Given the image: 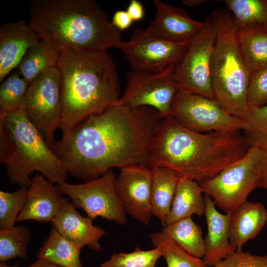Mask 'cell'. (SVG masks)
Returning a JSON list of instances; mask_svg holds the SVG:
<instances>
[{
  "label": "cell",
  "instance_id": "1",
  "mask_svg": "<svg viewBox=\"0 0 267 267\" xmlns=\"http://www.w3.org/2000/svg\"><path fill=\"white\" fill-rule=\"evenodd\" d=\"M163 118L150 107L117 103L76 126L50 147L68 174L85 182L113 168L144 164Z\"/></svg>",
  "mask_w": 267,
  "mask_h": 267
},
{
  "label": "cell",
  "instance_id": "2",
  "mask_svg": "<svg viewBox=\"0 0 267 267\" xmlns=\"http://www.w3.org/2000/svg\"><path fill=\"white\" fill-rule=\"evenodd\" d=\"M249 146L240 131L199 133L163 119L149 150L145 165L166 167L179 178L197 182L214 177L243 158Z\"/></svg>",
  "mask_w": 267,
  "mask_h": 267
},
{
  "label": "cell",
  "instance_id": "3",
  "mask_svg": "<svg viewBox=\"0 0 267 267\" xmlns=\"http://www.w3.org/2000/svg\"><path fill=\"white\" fill-rule=\"evenodd\" d=\"M62 110L60 129L65 139L78 124L102 113L120 99L119 76L106 51H60Z\"/></svg>",
  "mask_w": 267,
  "mask_h": 267
},
{
  "label": "cell",
  "instance_id": "4",
  "mask_svg": "<svg viewBox=\"0 0 267 267\" xmlns=\"http://www.w3.org/2000/svg\"><path fill=\"white\" fill-rule=\"evenodd\" d=\"M28 25L58 50L106 51L122 41V32L94 0H33Z\"/></svg>",
  "mask_w": 267,
  "mask_h": 267
},
{
  "label": "cell",
  "instance_id": "5",
  "mask_svg": "<svg viewBox=\"0 0 267 267\" xmlns=\"http://www.w3.org/2000/svg\"><path fill=\"white\" fill-rule=\"evenodd\" d=\"M0 161L6 165L9 181L20 187L30 186L35 171L56 184L68 174L23 106L0 118Z\"/></svg>",
  "mask_w": 267,
  "mask_h": 267
},
{
  "label": "cell",
  "instance_id": "6",
  "mask_svg": "<svg viewBox=\"0 0 267 267\" xmlns=\"http://www.w3.org/2000/svg\"><path fill=\"white\" fill-rule=\"evenodd\" d=\"M210 16L216 34L212 62L215 100L230 115L245 120L250 110L247 100L250 75L239 31L227 10L215 9Z\"/></svg>",
  "mask_w": 267,
  "mask_h": 267
},
{
  "label": "cell",
  "instance_id": "7",
  "mask_svg": "<svg viewBox=\"0 0 267 267\" xmlns=\"http://www.w3.org/2000/svg\"><path fill=\"white\" fill-rule=\"evenodd\" d=\"M261 150L249 147L241 159L210 178L198 182L204 193L226 213L234 212L259 187L257 163Z\"/></svg>",
  "mask_w": 267,
  "mask_h": 267
},
{
  "label": "cell",
  "instance_id": "8",
  "mask_svg": "<svg viewBox=\"0 0 267 267\" xmlns=\"http://www.w3.org/2000/svg\"><path fill=\"white\" fill-rule=\"evenodd\" d=\"M216 30L210 15L199 33L189 43L187 50L174 71L179 91L215 100L212 62Z\"/></svg>",
  "mask_w": 267,
  "mask_h": 267
},
{
  "label": "cell",
  "instance_id": "9",
  "mask_svg": "<svg viewBox=\"0 0 267 267\" xmlns=\"http://www.w3.org/2000/svg\"><path fill=\"white\" fill-rule=\"evenodd\" d=\"M23 107L50 147L53 146L56 142L54 133L60 128L62 110L61 76L57 66L29 85Z\"/></svg>",
  "mask_w": 267,
  "mask_h": 267
},
{
  "label": "cell",
  "instance_id": "10",
  "mask_svg": "<svg viewBox=\"0 0 267 267\" xmlns=\"http://www.w3.org/2000/svg\"><path fill=\"white\" fill-rule=\"evenodd\" d=\"M117 177L112 169L102 176L83 183L66 181L57 184L63 194L67 195L76 208H81L92 220L101 217L120 225L127 222L126 212L116 192Z\"/></svg>",
  "mask_w": 267,
  "mask_h": 267
},
{
  "label": "cell",
  "instance_id": "11",
  "mask_svg": "<svg viewBox=\"0 0 267 267\" xmlns=\"http://www.w3.org/2000/svg\"><path fill=\"white\" fill-rule=\"evenodd\" d=\"M171 116L180 126L192 131H241L245 121L234 117L214 100L179 91L172 105Z\"/></svg>",
  "mask_w": 267,
  "mask_h": 267
},
{
  "label": "cell",
  "instance_id": "12",
  "mask_svg": "<svg viewBox=\"0 0 267 267\" xmlns=\"http://www.w3.org/2000/svg\"><path fill=\"white\" fill-rule=\"evenodd\" d=\"M176 65L158 73L132 71L118 104L131 108L150 107L165 118L171 116L174 99L179 91L174 79Z\"/></svg>",
  "mask_w": 267,
  "mask_h": 267
},
{
  "label": "cell",
  "instance_id": "13",
  "mask_svg": "<svg viewBox=\"0 0 267 267\" xmlns=\"http://www.w3.org/2000/svg\"><path fill=\"white\" fill-rule=\"evenodd\" d=\"M189 43L168 42L137 28L130 39L120 42L115 48L128 59L133 71L158 73L177 65L185 54Z\"/></svg>",
  "mask_w": 267,
  "mask_h": 267
},
{
  "label": "cell",
  "instance_id": "14",
  "mask_svg": "<svg viewBox=\"0 0 267 267\" xmlns=\"http://www.w3.org/2000/svg\"><path fill=\"white\" fill-rule=\"evenodd\" d=\"M153 170L144 164L120 168L115 190L125 211L137 221L148 225L151 217Z\"/></svg>",
  "mask_w": 267,
  "mask_h": 267
},
{
  "label": "cell",
  "instance_id": "15",
  "mask_svg": "<svg viewBox=\"0 0 267 267\" xmlns=\"http://www.w3.org/2000/svg\"><path fill=\"white\" fill-rule=\"evenodd\" d=\"M153 2L157 12L146 29L156 38L175 43H189L204 26V22L193 19L183 8L160 0Z\"/></svg>",
  "mask_w": 267,
  "mask_h": 267
},
{
  "label": "cell",
  "instance_id": "16",
  "mask_svg": "<svg viewBox=\"0 0 267 267\" xmlns=\"http://www.w3.org/2000/svg\"><path fill=\"white\" fill-rule=\"evenodd\" d=\"M69 199L65 198L57 185L44 176L36 174L31 178L24 206L16 222L34 220L52 222L60 208Z\"/></svg>",
  "mask_w": 267,
  "mask_h": 267
},
{
  "label": "cell",
  "instance_id": "17",
  "mask_svg": "<svg viewBox=\"0 0 267 267\" xmlns=\"http://www.w3.org/2000/svg\"><path fill=\"white\" fill-rule=\"evenodd\" d=\"M36 31L23 20L0 27V82L16 67L31 46L40 42Z\"/></svg>",
  "mask_w": 267,
  "mask_h": 267
},
{
  "label": "cell",
  "instance_id": "18",
  "mask_svg": "<svg viewBox=\"0 0 267 267\" xmlns=\"http://www.w3.org/2000/svg\"><path fill=\"white\" fill-rule=\"evenodd\" d=\"M93 220L81 215L68 200L52 220V225L67 240L83 248L87 246L96 252L102 250L99 240L106 231L92 223Z\"/></svg>",
  "mask_w": 267,
  "mask_h": 267
},
{
  "label": "cell",
  "instance_id": "19",
  "mask_svg": "<svg viewBox=\"0 0 267 267\" xmlns=\"http://www.w3.org/2000/svg\"><path fill=\"white\" fill-rule=\"evenodd\" d=\"M204 215L207 226L204 238L205 250L203 260L210 267H214L236 251L229 240V228L231 213L222 214L208 195L204 197Z\"/></svg>",
  "mask_w": 267,
  "mask_h": 267
},
{
  "label": "cell",
  "instance_id": "20",
  "mask_svg": "<svg viewBox=\"0 0 267 267\" xmlns=\"http://www.w3.org/2000/svg\"><path fill=\"white\" fill-rule=\"evenodd\" d=\"M267 222V210L259 202L246 201L234 212L229 228V240L236 250H241L249 240L256 237Z\"/></svg>",
  "mask_w": 267,
  "mask_h": 267
},
{
  "label": "cell",
  "instance_id": "21",
  "mask_svg": "<svg viewBox=\"0 0 267 267\" xmlns=\"http://www.w3.org/2000/svg\"><path fill=\"white\" fill-rule=\"evenodd\" d=\"M203 193V190L197 181L179 178L165 226L182 219L191 217L193 215H204Z\"/></svg>",
  "mask_w": 267,
  "mask_h": 267
},
{
  "label": "cell",
  "instance_id": "22",
  "mask_svg": "<svg viewBox=\"0 0 267 267\" xmlns=\"http://www.w3.org/2000/svg\"><path fill=\"white\" fill-rule=\"evenodd\" d=\"M239 32L267 33V0H223Z\"/></svg>",
  "mask_w": 267,
  "mask_h": 267
},
{
  "label": "cell",
  "instance_id": "23",
  "mask_svg": "<svg viewBox=\"0 0 267 267\" xmlns=\"http://www.w3.org/2000/svg\"><path fill=\"white\" fill-rule=\"evenodd\" d=\"M179 179L178 174L171 169L157 167L153 169L151 212L164 226L172 205Z\"/></svg>",
  "mask_w": 267,
  "mask_h": 267
},
{
  "label": "cell",
  "instance_id": "24",
  "mask_svg": "<svg viewBox=\"0 0 267 267\" xmlns=\"http://www.w3.org/2000/svg\"><path fill=\"white\" fill-rule=\"evenodd\" d=\"M59 56L60 51L42 40L27 50L17 70L30 85L47 70L56 67Z\"/></svg>",
  "mask_w": 267,
  "mask_h": 267
},
{
  "label": "cell",
  "instance_id": "25",
  "mask_svg": "<svg viewBox=\"0 0 267 267\" xmlns=\"http://www.w3.org/2000/svg\"><path fill=\"white\" fill-rule=\"evenodd\" d=\"M81 249L64 238L52 225L49 234L39 249L37 257L38 259L62 267H82L80 258Z\"/></svg>",
  "mask_w": 267,
  "mask_h": 267
},
{
  "label": "cell",
  "instance_id": "26",
  "mask_svg": "<svg viewBox=\"0 0 267 267\" xmlns=\"http://www.w3.org/2000/svg\"><path fill=\"white\" fill-rule=\"evenodd\" d=\"M163 229L185 251L195 257L203 258L205 247L202 230L191 217L167 225Z\"/></svg>",
  "mask_w": 267,
  "mask_h": 267
},
{
  "label": "cell",
  "instance_id": "27",
  "mask_svg": "<svg viewBox=\"0 0 267 267\" xmlns=\"http://www.w3.org/2000/svg\"><path fill=\"white\" fill-rule=\"evenodd\" d=\"M239 39L250 77L267 67V33L239 32Z\"/></svg>",
  "mask_w": 267,
  "mask_h": 267
},
{
  "label": "cell",
  "instance_id": "28",
  "mask_svg": "<svg viewBox=\"0 0 267 267\" xmlns=\"http://www.w3.org/2000/svg\"><path fill=\"white\" fill-rule=\"evenodd\" d=\"M154 247L161 249L167 267H208L203 259L190 255L177 244L162 229L150 234Z\"/></svg>",
  "mask_w": 267,
  "mask_h": 267
},
{
  "label": "cell",
  "instance_id": "29",
  "mask_svg": "<svg viewBox=\"0 0 267 267\" xmlns=\"http://www.w3.org/2000/svg\"><path fill=\"white\" fill-rule=\"evenodd\" d=\"M29 86L17 70L2 81L0 86V118L23 106Z\"/></svg>",
  "mask_w": 267,
  "mask_h": 267
},
{
  "label": "cell",
  "instance_id": "30",
  "mask_svg": "<svg viewBox=\"0 0 267 267\" xmlns=\"http://www.w3.org/2000/svg\"><path fill=\"white\" fill-rule=\"evenodd\" d=\"M30 229L24 225L0 230V262L27 257V247L30 242Z\"/></svg>",
  "mask_w": 267,
  "mask_h": 267
},
{
  "label": "cell",
  "instance_id": "31",
  "mask_svg": "<svg viewBox=\"0 0 267 267\" xmlns=\"http://www.w3.org/2000/svg\"><path fill=\"white\" fill-rule=\"evenodd\" d=\"M245 136L249 147L261 150L267 149V105L250 109L245 120Z\"/></svg>",
  "mask_w": 267,
  "mask_h": 267
},
{
  "label": "cell",
  "instance_id": "32",
  "mask_svg": "<svg viewBox=\"0 0 267 267\" xmlns=\"http://www.w3.org/2000/svg\"><path fill=\"white\" fill-rule=\"evenodd\" d=\"M162 257L161 249L154 247L143 250L136 246L134 251L113 254L110 259L100 265L101 267H155L158 260Z\"/></svg>",
  "mask_w": 267,
  "mask_h": 267
},
{
  "label": "cell",
  "instance_id": "33",
  "mask_svg": "<svg viewBox=\"0 0 267 267\" xmlns=\"http://www.w3.org/2000/svg\"><path fill=\"white\" fill-rule=\"evenodd\" d=\"M28 187H20L13 192L0 191V230L14 226L26 200Z\"/></svg>",
  "mask_w": 267,
  "mask_h": 267
},
{
  "label": "cell",
  "instance_id": "34",
  "mask_svg": "<svg viewBox=\"0 0 267 267\" xmlns=\"http://www.w3.org/2000/svg\"><path fill=\"white\" fill-rule=\"evenodd\" d=\"M247 100L249 109L267 105V67L257 71L250 76Z\"/></svg>",
  "mask_w": 267,
  "mask_h": 267
},
{
  "label": "cell",
  "instance_id": "35",
  "mask_svg": "<svg viewBox=\"0 0 267 267\" xmlns=\"http://www.w3.org/2000/svg\"><path fill=\"white\" fill-rule=\"evenodd\" d=\"M214 267H267V255L259 256L236 250Z\"/></svg>",
  "mask_w": 267,
  "mask_h": 267
},
{
  "label": "cell",
  "instance_id": "36",
  "mask_svg": "<svg viewBox=\"0 0 267 267\" xmlns=\"http://www.w3.org/2000/svg\"><path fill=\"white\" fill-rule=\"evenodd\" d=\"M257 168L259 187L267 190V149L261 150L257 163Z\"/></svg>",
  "mask_w": 267,
  "mask_h": 267
},
{
  "label": "cell",
  "instance_id": "37",
  "mask_svg": "<svg viewBox=\"0 0 267 267\" xmlns=\"http://www.w3.org/2000/svg\"><path fill=\"white\" fill-rule=\"evenodd\" d=\"M113 25L121 32L128 29L134 22L126 10H117L112 19Z\"/></svg>",
  "mask_w": 267,
  "mask_h": 267
},
{
  "label": "cell",
  "instance_id": "38",
  "mask_svg": "<svg viewBox=\"0 0 267 267\" xmlns=\"http://www.w3.org/2000/svg\"><path fill=\"white\" fill-rule=\"evenodd\" d=\"M126 11L133 21L142 19L144 15V9L143 5L137 0H132Z\"/></svg>",
  "mask_w": 267,
  "mask_h": 267
},
{
  "label": "cell",
  "instance_id": "39",
  "mask_svg": "<svg viewBox=\"0 0 267 267\" xmlns=\"http://www.w3.org/2000/svg\"><path fill=\"white\" fill-rule=\"evenodd\" d=\"M27 267H62L58 265L52 264L49 262L38 259L33 264Z\"/></svg>",
  "mask_w": 267,
  "mask_h": 267
},
{
  "label": "cell",
  "instance_id": "40",
  "mask_svg": "<svg viewBox=\"0 0 267 267\" xmlns=\"http://www.w3.org/2000/svg\"><path fill=\"white\" fill-rule=\"evenodd\" d=\"M207 1L206 0H183L182 2L185 5L192 7L200 5Z\"/></svg>",
  "mask_w": 267,
  "mask_h": 267
},
{
  "label": "cell",
  "instance_id": "41",
  "mask_svg": "<svg viewBox=\"0 0 267 267\" xmlns=\"http://www.w3.org/2000/svg\"><path fill=\"white\" fill-rule=\"evenodd\" d=\"M0 267H19L16 266H9L5 263H0Z\"/></svg>",
  "mask_w": 267,
  "mask_h": 267
}]
</instances>
